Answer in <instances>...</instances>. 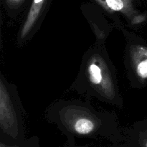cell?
<instances>
[{
    "label": "cell",
    "instance_id": "obj_1",
    "mask_svg": "<svg viewBox=\"0 0 147 147\" xmlns=\"http://www.w3.org/2000/svg\"><path fill=\"white\" fill-rule=\"evenodd\" d=\"M48 116L63 131L76 136L103 135L104 131L114 129V118L75 101L58 102L50 108Z\"/></svg>",
    "mask_w": 147,
    "mask_h": 147
},
{
    "label": "cell",
    "instance_id": "obj_3",
    "mask_svg": "<svg viewBox=\"0 0 147 147\" xmlns=\"http://www.w3.org/2000/svg\"><path fill=\"white\" fill-rule=\"evenodd\" d=\"M22 128L21 111L0 78V129L9 136L17 139Z\"/></svg>",
    "mask_w": 147,
    "mask_h": 147
},
{
    "label": "cell",
    "instance_id": "obj_4",
    "mask_svg": "<svg viewBox=\"0 0 147 147\" xmlns=\"http://www.w3.org/2000/svg\"><path fill=\"white\" fill-rule=\"evenodd\" d=\"M129 61L131 72L138 84H147V44L136 38L129 46Z\"/></svg>",
    "mask_w": 147,
    "mask_h": 147
},
{
    "label": "cell",
    "instance_id": "obj_8",
    "mask_svg": "<svg viewBox=\"0 0 147 147\" xmlns=\"http://www.w3.org/2000/svg\"><path fill=\"white\" fill-rule=\"evenodd\" d=\"M16 1H17V0H16Z\"/></svg>",
    "mask_w": 147,
    "mask_h": 147
},
{
    "label": "cell",
    "instance_id": "obj_6",
    "mask_svg": "<svg viewBox=\"0 0 147 147\" xmlns=\"http://www.w3.org/2000/svg\"><path fill=\"white\" fill-rule=\"evenodd\" d=\"M108 7L114 11H120L123 8V2L122 0H106Z\"/></svg>",
    "mask_w": 147,
    "mask_h": 147
},
{
    "label": "cell",
    "instance_id": "obj_5",
    "mask_svg": "<svg viewBox=\"0 0 147 147\" xmlns=\"http://www.w3.org/2000/svg\"><path fill=\"white\" fill-rule=\"evenodd\" d=\"M129 139L132 147H147V119L134 124Z\"/></svg>",
    "mask_w": 147,
    "mask_h": 147
},
{
    "label": "cell",
    "instance_id": "obj_2",
    "mask_svg": "<svg viewBox=\"0 0 147 147\" xmlns=\"http://www.w3.org/2000/svg\"><path fill=\"white\" fill-rule=\"evenodd\" d=\"M80 78H83L86 90L106 103L120 105L119 89L114 70L104 50L94 47L85 55Z\"/></svg>",
    "mask_w": 147,
    "mask_h": 147
},
{
    "label": "cell",
    "instance_id": "obj_7",
    "mask_svg": "<svg viewBox=\"0 0 147 147\" xmlns=\"http://www.w3.org/2000/svg\"><path fill=\"white\" fill-rule=\"evenodd\" d=\"M0 147H3L2 146H1V145H0Z\"/></svg>",
    "mask_w": 147,
    "mask_h": 147
}]
</instances>
